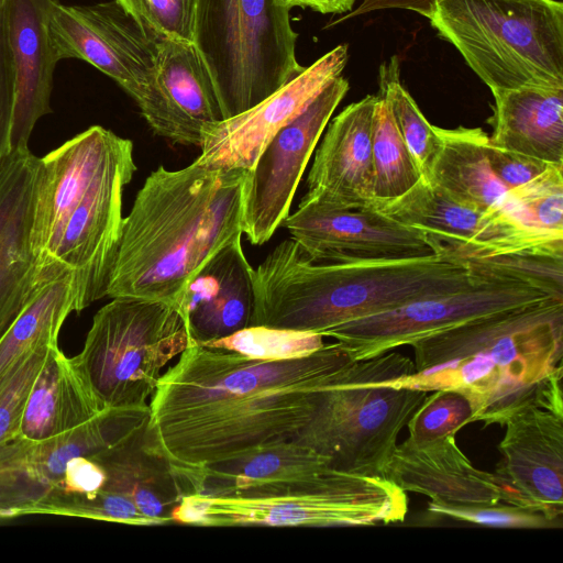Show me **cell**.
<instances>
[{
	"label": "cell",
	"instance_id": "cell-17",
	"mask_svg": "<svg viewBox=\"0 0 563 563\" xmlns=\"http://www.w3.org/2000/svg\"><path fill=\"white\" fill-rule=\"evenodd\" d=\"M282 225L317 263L413 258L435 253L420 230L373 207L334 209L300 201Z\"/></svg>",
	"mask_w": 563,
	"mask_h": 563
},
{
	"label": "cell",
	"instance_id": "cell-15",
	"mask_svg": "<svg viewBox=\"0 0 563 563\" xmlns=\"http://www.w3.org/2000/svg\"><path fill=\"white\" fill-rule=\"evenodd\" d=\"M150 407L108 408L90 421L44 441L21 437L0 449V519L27 510L56 488L69 461L93 455L147 427Z\"/></svg>",
	"mask_w": 563,
	"mask_h": 563
},
{
	"label": "cell",
	"instance_id": "cell-37",
	"mask_svg": "<svg viewBox=\"0 0 563 563\" xmlns=\"http://www.w3.org/2000/svg\"><path fill=\"white\" fill-rule=\"evenodd\" d=\"M428 511L456 521L492 528H561L563 520H555L543 512L508 504L455 505L431 500Z\"/></svg>",
	"mask_w": 563,
	"mask_h": 563
},
{
	"label": "cell",
	"instance_id": "cell-22",
	"mask_svg": "<svg viewBox=\"0 0 563 563\" xmlns=\"http://www.w3.org/2000/svg\"><path fill=\"white\" fill-rule=\"evenodd\" d=\"M241 238L216 253L187 283L175 303L190 343L206 344L251 325L254 268L243 252Z\"/></svg>",
	"mask_w": 563,
	"mask_h": 563
},
{
	"label": "cell",
	"instance_id": "cell-39",
	"mask_svg": "<svg viewBox=\"0 0 563 563\" xmlns=\"http://www.w3.org/2000/svg\"><path fill=\"white\" fill-rule=\"evenodd\" d=\"M486 154L494 174L508 190L530 181L550 165L539 158L495 146L489 140Z\"/></svg>",
	"mask_w": 563,
	"mask_h": 563
},
{
	"label": "cell",
	"instance_id": "cell-34",
	"mask_svg": "<svg viewBox=\"0 0 563 563\" xmlns=\"http://www.w3.org/2000/svg\"><path fill=\"white\" fill-rule=\"evenodd\" d=\"M472 272L518 279L563 299V257L505 254L466 261Z\"/></svg>",
	"mask_w": 563,
	"mask_h": 563
},
{
	"label": "cell",
	"instance_id": "cell-41",
	"mask_svg": "<svg viewBox=\"0 0 563 563\" xmlns=\"http://www.w3.org/2000/svg\"><path fill=\"white\" fill-rule=\"evenodd\" d=\"M288 8L301 7L327 14H340L353 10L356 0H280Z\"/></svg>",
	"mask_w": 563,
	"mask_h": 563
},
{
	"label": "cell",
	"instance_id": "cell-30",
	"mask_svg": "<svg viewBox=\"0 0 563 563\" xmlns=\"http://www.w3.org/2000/svg\"><path fill=\"white\" fill-rule=\"evenodd\" d=\"M372 164L374 206L402 196L422 179L386 101L378 95L372 119Z\"/></svg>",
	"mask_w": 563,
	"mask_h": 563
},
{
	"label": "cell",
	"instance_id": "cell-31",
	"mask_svg": "<svg viewBox=\"0 0 563 563\" xmlns=\"http://www.w3.org/2000/svg\"><path fill=\"white\" fill-rule=\"evenodd\" d=\"M378 84V96L386 101L393 120L421 173L422 180L427 181L441 141L434 125L428 122L413 98L404 88L397 55H393L380 65Z\"/></svg>",
	"mask_w": 563,
	"mask_h": 563
},
{
	"label": "cell",
	"instance_id": "cell-32",
	"mask_svg": "<svg viewBox=\"0 0 563 563\" xmlns=\"http://www.w3.org/2000/svg\"><path fill=\"white\" fill-rule=\"evenodd\" d=\"M321 334L250 325L206 346L225 349L262 360H288L309 355L325 343Z\"/></svg>",
	"mask_w": 563,
	"mask_h": 563
},
{
	"label": "cell",
	"instance_id": "cell-9",
	"mask_svg": "<svg viewBox=\"0 0 563 563\" xmlns=\"http://www.w3.org/2000/svg\"><path fill=\"white\" fill-rule=\"evenodd\" d=\"M189 343L174 305L112 298L95 314L73 361L102 409L146 408L163 368Z\"/></svg>",
	"mask_w": 563,
	"mask_h": 563
},
{
	"label": "cell",
	"instance_id": "cell-10",
	"mask_svg": "<svg viewBox=\"0 0 563 563\" xmlns=\"http://www.w3.org/2000/svg\"><path fill=\"white\" fill-rule=\"evenodd\" d=\"M408 496L385 476L329 468L289 494L227 497L192 494L173 510V522L205 527H354L401 522Z\"/></svg>",
	"mask_w": 563,
	"mask_h": 563
},
{
	"label": "cell",
	"instance_id": "cell-25",
	"mask_svg": "<svg viewBox=\"0 0 563 563\" xmlns=\"http://www.w3.org/2000/svg\"><path fill=\"white\" fill-rule=\"evenodd\" d=\"M331 468L330 459L291 438L262 443L242 455L203 466L199 494L264 497L289 494L310 485Z\"/></svg>",
	"mask_w": 563,
	"mask_h": 563
},
{
	"label": "cell",
	"instance_id": "cell-1",
	"mask_svg": "<svg viewBox=\"0 0 563 563\" xmlns=\"http://www.w3.org/2000/svg\"><path fill=\"white\" fill-rule=\"evenodd\" d=\"M353 361L338 342L288 360L191 342L157 383L147 432L177 466L235 459L262 443L294 438L332 376Z\"/></svg>",
	"mask_w": 563,
	"mask_h": 563
},
{
	"label": "cell",
	"instance_id": "cell-26",
	"mask_svg": "<svg viewBox=\"0 0 563 563\" xmlns=\"http://www.w3.org/2000/svg\"><path fill=\"white\" fill-rule=\"evenodd\" d=\"M492 93L490 143L563 166V88L523 87Z\"/></svg>",
	"mask_w": 563,
	"mask_h": 563
},
{
	"label": "cell",
	"instance_id": "cell-24",
	"mask_svg": "<svg viewBox=\"0 0 563 563\" xmlns=\"http://www.w3.org/2000/svg\"><path fill=\"white\" fill-rule=\"evenodd\" d=\"M384 476L404 492L455 505H495L500 489L493 473L476 468L448 434L423 442L407 438L397 444Z\"/></svg>",
	"mask_w": 563,
	"mask_h": 563
},
{
	"label": "cell",
	"instance_id": "cell-29",
	"mask_svg": "<svg viewBox=\"0 0 563 563\" xmlns=\"http://www.w3.org/2000/svg\"><path fill=\"white\" fill-rule=\"evenodd\" d=\"M76 310L73 274L44 285L0 338V378L36 349L57 344L63 323Z\"/></svg>",
	"mask_w": 563,
	"mask_h": 563
},
{
	"label": "cell",
	"instance_id": "cell-20",
	"mask_svg": "<svg viewBox=\"0 0 563 563\" xmlns=\"http://www.w3.org/2000/svg\"><path fill=\"white\" fill-rule=\"evenodd\" d=\"M40 157L10 152L0 163V338L48 280L32 252L30 229Z\"/></svg>",
	"mask_w": 563,
	"mask_h": 563
},
{
	"label": "cell",
	"instance_id": "cell-13",
	"mask_svg": "<svg viewBox=\"0 0 563 563\" xmlns=\"http://www.w3.org/2000/svg\"><path fill=\"white\" fill-rule=\"evenodd\" d=\"M349 90L342 76L331 80L266 145L246 172L242 189V233L263 245L288 217L308 162L334 110Z\"/></svg>",
	"mask_w": 563,
	"mask_h": 563
},
{
	"label": "cell",
	"instance_id": "cell-35",
	"mask_svg": "<svg viewBox=\"0 0 563 563\" xmlns=\"http://www.w3.org/2000/svg\"><path fill=\"white\" fill-rule=\"evenodd\" d=\"M473 409L465 396L439 389L426 396L407 422L408 439L423 442L456 432L471 423Z\"/></svg>",
	"mask_w": 563,
	"mask_h": 563
},
{
	"label": "cell",
	"instance_id": "cell-8",
	"mask_svg": "<svg viewBox=\"0 0 563 563\" xmlns=\"http://www.w3.org/2000/svg\"><path fill=\"white\" fill-rule=\"evenodd\" d=\"M290 8L280 0H198L194 42L223 119L257 104L305 67L296 58Z\"/></svg>",
	"mask_w": 563,
	"mask_h": 563
},
{
	"label": "cell",
	"instance_id": "cell-12",
	"mask_svg": "<svg viewBox=\"0 0 563 563\" xmlns=\"http://www.w3.org/2000/svg\"><path fill=\"white\" fill-rule=\"evenodd\" d=\"M374 208L420 230L434 252L448 253L463 262L505 254L563 257V242L550 240L532 229L515 200L508 208L481 211L448 198L420 179L402 196Z\"/></svg>",
	"mask_w": 563,
	"mask_h": 563
},
{
	"label": "cell",
	"instance_id": "cell-14",
	"mask_svg": "<svg viewBox=\"0 0 563 563\" xmlns=\"http://www.w3.org/2000/svg\"><path fill=\"white\" fill-rule=\"evenodd\" d=\"M48 33L58 60L77 58L114 80L139 104L156 66L158 40L114 0L68 5L55 0Z\"/></svg>",
	"mask_w": 563,
	"mask_h": 563
},
{
	"label": "cell",
	"instance_id": "cell-33",
	"mask_svg": "<svg viewBox=\"0 0 563 563\" xmlns=\"http://www.w3.org/2000/svg\"><path fill=\"white\" fill-rule=\"evenodd\" d=\"M509 195L531 228L563 242V166L550 164L530 181L510 189Z\"/></svg>",
	"mask_w": 563,
	"mask_h": 563
},
{
	"label": "cell",
	"instance_id": "cell-3",
	"mask_svg": "<svg viewBox=\"0 0 563 563\" xmlns=\"http://www.w3.org/2000/svg\"><path fill=\"white\" fill-rule=\"evenodd\" d=\"M133 143L92 125L38 159L30 243L48 280L73 274L77 310L107 296L121 236Z\"/></svg>",
	"mask_w": 563,
	"mask_h": 563
},
{
	"label": "cell",
	"instance_id": "cell-28",
	"mask_svg": "<svg viewBox=\"0 0 563 563\" xmlns=\"http://www.w3.org/2000/svg\"><path fill=\"white\" fill-rule=\"evenodd\" d=\"M434 130L441 145L426 183L448 198L481 211L514 203L509 190L490 167L486 154L489 136L481 128L434 125Z\"/></svg>",
	"mask_w": 563,
	"mask_h": 563
},
{
	"label": "cell",
	"instance_id": "cell-21",
	"mask_svg": "<svg viewBox=\"0 0 563 563\" xmlns=\"http://www.w3.org/2000/svg\"><path fill=\"white\" fill-rule=\"evenodd\" d=\"M376 98L367 95L332 119L316 151L301 201L334 209L374 206L372 119Z\"/></svg>",
	"mask_w": 563,
	"mask_h": 563
},
{
	"label": "cell",
	"instance_id": "cell-4",
	"mask_svg": "<svg viewBox=\"0 0 563 563\" xmlns=\"http://www.w3.org/2000/svg\"><path fill=\"white\" fill-rule=\"evenodd\" d=\"M246 172L209 169L195 161L177 170H153L123 218L107 297L175 306L194 275L242 236Z\"/></svg>",
	"mask_w": 563,
	"mask_h": 563
},
{
	"label": "cell",
	"instance_id": "cell-11",
	"mask_svg": "<svg viewBox=\"0 0 563 563\" xmlns=\"http://www.w3.org/2000/svg\"><path fill=\"white\" fill-rule=\"evenodd\" d=\"M473 273L475 279L465 287L342 323L324 336L358 361L479 317L558 298L518 279Z\"/></svg>",
	"mask_w": 563,
	"mask_h": 563
},
{
	"label": "cell",
	"instance_id": "cell-36",
	"mask_svg": "<svg viewBox=\"0 0 563 563\" xmlns=\"http://www.w3.org/2000/svg\"><path fill=\"white\" fill-rule=\"evenodd\" d=\"M157 38L194 42L198 0H114Z\"/></svg>",
	"mask_w": 563,
	"mask_h": 563
},
{
	"label": "cell",
	"instance_id": "cell-5",
	"mask_svg": "<svg viewBox=\"0 0 563 563\" xmlns=\"http://www.w3.org/2000/svg\"><path fill=\"white\" fill-rule=\"evenodd\" d=\"M474 279L465 262L443 252L317 263L290 238L254 269L251 325L324 336L342 323L456 290Z\"/></svg>",
	"mask_w": 563,
	"mask_h": 563
},
{
	"label": "cell",
	"instance_id": "cell-38",
	"mask_svg": "<svg viewBox=\"0 0 563 563\" xmlns=\"http://www.w3.org/2000/svg\"><path fill=\"white\" fill-rule=\"evenodd\" d=\"M9 0H0V163L10 153L14 75L8 27Z\"/></svg>",
	"mask_w": 563,
	"mask_h": 563
},
{
	"label": "cell",
	"instance_id": "cell-23",
	"mask_svg": "<svg viewBox=\"0 0 563 563\" xmlns=\"http://www.w3.org/2000/svg\"><path fill=\"white\" fill-rule=\"evenodd\" d=\"M55 0H9L8 27L14 75L10 152L29 148L37 121L52 112L54 71L59 62L48 33Z\"/></svg>",
	"mask_w": 563,
	"mask_h": 563
},
{
	"label": "cell",
	"instance_id": "cell-19",
	"mask_svg": "<svg viewBox=\"0 0 563 563\" xmlns=\"http://www.w3.org/2000/svg\"><path fill=\"white\" fill-rule=\"evenodd\" d=\"M152 131L172 143L200 146L202 131L223 120L210 73L192 43L159 38L155 74L137 104Z\"/></svg>",
	"mask_w": 563,
	"mask_h": 563
},
{
	"label": "cell",
	"instance_id": "cell-16",
	"mask_svg": "<svg viewBox=\"0 0 563 563\" xmlns=\"http://www.w3.org/2000/svg\"><path fill=\"white\" fill-rule=\"evenodd\" d=\"M347 58V45L340 44L257 104L208 125L195 162L209 169L250 170L271 140L341 76Z\"/></svg>",
	"mask_w": 563,
	"mask_h": 563
},
{
	"label": "cell",
	"instance_id": "cell-18",
	"mask_svg": "<svg viewBox=\"0 0 563 563\" xmlns=\"http://www.w3.org/2000/svg\"><path fill=\"white\" fill-rule=\"evenodd\" d=\"M494 477L504 504L563 518V415L528 408L508 419Z\"/></svg>",
	"mask_w": 563,
	"mask_h": 563
},
{
	"label": "cell",
	"instance_id": "cell-6",
	"mask_svg": "<svg viewBox=\"0 0 563 563\" xmlns=\"http://www.w3.org/2000/svg\"><path fill=\"white\" fill-rule=\"evenodd\" d=\"M413 371L410 357L391 351L353 361L332 376L291 439L329 457L331 468L384 476L401 429L428 394L401 384Z\"/></svg>",
	"mask_w": 563,
	"mask_h": 563
},
{
	"label": "cell",
	"instance_id": "cell-7",
	"mask_svg": "<svg viewBox=\"0 0 563 563\" xmlns=\"http://www.w3.org/2000/svg\"><path fill=\"white\" fill-rule=\"evenodd\" d=\"M428 20L492 92L563 88V3L440 0Z\"/></svg>",
	"mask_w": 563,
	"mask_h": 563
},
{
	"label": "cell",
	"instance_id": "cell-40",
	"mask_svg": "<svg viewBox=\"0 0 563 563\" xmlns=\"http://www.w3.org/2000/svg\"><path fill=\"white\" fill-rule=\"evenodd\" d=\"M440 0H362L345 18H355L384 9H402L429 18L435 2Z\"/></svg>",
	"mask_w": 563,
	"mask_h": 563
},
{
	"label": "cell",
	"instance_id": "cell-27",
	"mask_svg": "<svg viewBox=\"0 0 563 563\" xmlns=\"http://www.w3.org/2000/svg\"><path fill=\"white\" fill-rule=\"evenodd\" d=\"M102 410L73 357L52 345L27 395L19 437L44 441L90 421Z\"/></svg>",
	"mask_w": 563,
	"mask_h": 563
},
{
	"label": "cell",
	"instance_id": "cell-2",
	"mask_svg": "<svg viewBox=\"0 0 563 563\" xmlns=\"http://www.w3.org/2000/svg\"><path fill=\"white\" fill-rule=\"evenodd\" d=\"M406 387L462 394L471 422L505 426L528 408L563 415V300L498 311L418 339Z\"/></svg>",
	"mask_w": 563,
	"mask_h": 563
}]
</instances>
